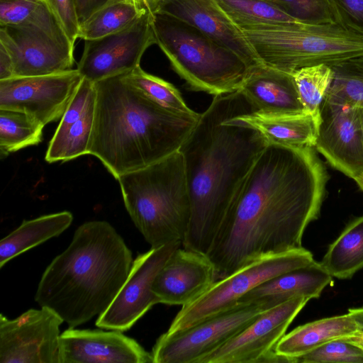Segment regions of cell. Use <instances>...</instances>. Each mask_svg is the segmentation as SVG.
I'll list each match as a JSON object with an SVG mask.
<instances>
[{"instance_id": "cell-46", "label": "cell", "mask_w": 363, "mask_h": 363, "mask_svg": "<svg viewBox=\"0 0 363 363\" xmlns=\"http://www.w3.org/2000/svg\"></svg>"}, {"instance_id": "cell-14", "label": "cell", "mask_w": 363, "mask_h": 363, "mask_svg": "<svg viewBox=\"0 0 363 363\" xmlns=\"http://www.w3.org/2000/svg\"><path fill=\"white\" fill-rule=\"evenodd\" d=\"M0 44L9 53L14 77L48 75L72 69L74 45L34 25L0 26Z\"/></svg>"}, {"instance_id": "cell-42", "label": "cell", "mask_w": 363, "mask_h": 363, "mask_svg": "<svg viewBox=\"0 0 363 363\" xmlns=\"http://www.w3.org/2000/svg\"><path fill=\"white\" fill-rule=\"evenodd\" d=\"M354 180L357 183L361 191L363 192V170L357 177H356L354 179Z\"/></svg>"}, {"instance_id": "cell-43", "label": "cell", "mask_w": 363, "mask_h": 363, "mask_svg": "<svg viewBox=\"0 0 363 363\" xmlns=\"http://www.w3.org/2000/svg\"><path fill=\"white\" fill-rule=\"evenodd\" d=\"M359 118L363 138V107H358Z\"/></svg>"}, {"instance_id": "cell-2", "label": "cell", "mask_w": 363, "mask_h": 363, "mask_svg": "<svg viewBox=\"0 0 363 363\" xmlns=\"http://www.w3.org/2000/svg\"><path fill=\"white\" fill-rule=\"evenodd\" d=\"M253 111L240 91L215 96L179 149L191 202L182 247L208 254L236 191L269 144L238 117Z\"/></svg>"}, {"instance_id": "cell-10", "label": "cell", "mask_w": 363, "mask_h": 363, "mask_svg": "<svg viewBox=\"0 0 363 363\" xmlns=\"http://www.w3.org/2000/svg\"><path fill=\"white\" fill-rule=\"evenodd\" d=\"M152 11L147 7L141 16L124 29L105 37L84 40L77 70L95 83L128 73L138 66L145 50L156 44Z\"/></svg>"}, {"instance_id": "cell-24", "label": "cell", "mask_w": 363, "mask_h": 363, "mask_svg": "<svg viewBox=\"0 0 363 363\" xmlns=\"http://www.w3.org/2000/svg\"><path fill=\"white\" fill-rule=\"evenodd\" d=\"M238 117L259 130L269 144L315 147L319 123L307 112L275 113L253 111Z\"/></svg>"}, {"instance_id": "cell-29", "label": "cell", "mask_w": 363, "mask_h": 363, "mask_svg": "<svg viewBox=\"0 0 363 363\" xmlns=\"http://www.w3.org/2000/svg\"><path fill=\"white\" fill-rule=\"evenodd\" d=\"M44 125L32 116L21 111L0 109V155L35 145L43 139Z\"/></svg>"}, {"instance_id": "cell-31", "label": "cell", "mask_w": 363, "mask_h": 363, "mask_svg": "<svg viewBox=\"0 0 363 363\" xmlns=\"http://www.w3.org/2000/svg\"><path fill=\"white\" fill-rule=\"evenodd\" d=\"M240 28L298 22L268 0H216Z\"/></svg>"}, {"instance_id": "cell-17", "label": "cell", "mask_w": 363, "mask_h": 363, "mask_svg": "<svg viewBox=\"0 0 363 363\" xmlns=\"http://www.w3.org/2000/svg\"><path fill=\"white\" fill-rule=\"evenodd\" d=\"M147 7L181 20L228 48L249 67L261 63L242 30L219 6L216 0H152Z\"/></svg>"}, {"instance_id": "cell-22", "label": "cell", "mask_w": 363, "mask_h": 363, "mask_svg": "<svg viewBox=\"0 0 363 363\" xmlns=\"http://www.w3.org/2000/svg\"><path fill=\"white\" fill-rule=\"evenodd\" d=\"M332 278L320 262L314 260L265 281L244 295L239 302L262 303L271 308L298 296L317 298Z\"/></svg>"}, {"instance_id": "cell-23", "label": "cell", "mask_w": 363, "mask_h": 363, "mask_svg": "<svg viewBox=\"0 0 363 363\" xmlns=\"http://www.w3.org/2000/svg\"><path fill=\"white\" fill-rule=\"evenodd\" d=\"M361 328L349 312L300 325L285 334L274 347L275 352L296 363L298 357L321 345L341 338L356 337Z\"/></svg>"}, {"instance_id": "cell-6", "label": "cell", "mask_w": 363, "mask_h": 363, "mask_svg": "<svg viewBox=\"0 0 363 363\" xmlns=\"http://www.w3.org/2000/svg\"><path fill=\"white\" fill-rule=\"evenodd\" d=\"M152 26L156 44L191 89L214 96L239 90L250 67L235 52L166 14L152 13Z\"/></svg>"}, {"instance_id": "cell-36", "label": "cell", "mask_w": 363, "mask_h": 363, "mask_svg": "<svg viewBox=\"0 0 363 363\" xmlns=\"http://www.w3.org/2000/svg\"><path fill=\"white\" fill-rule=\"evenodd\" d=\"M336 23L363 37V0H328Z\"/></svg>"}, {"instance_id": "cell-32", "label": "cell", "mask_w": 363, "mask_h": 363, "mask_svg": "<svg viewBox=\"0 0 363 363\" xmlns=\"http://www.w3.org/2000/svg\"><path fill=\"white\" fill-rule=\"evenodd\" d=\"M292 75L305 111L319 123L320 107L333 76L332 67L324 64L306 67L296 70Z\"/></svg>"}, {"instance_id": "cell-41", "label": "cell", "mask_w": 363, "mask_h": 363, "mask_svg": "<svg viewBox=\"0 0 363 363\" xmlns=\"http://www.w3.org/2000/svg\"><path fill=\"white\" fill-rule=\"evenodd\" d=\"M352 341L363 347V327L361 328L359 334L353 338H350Z\"/></svg>"}, {"instance_id": "cell-12", "label": "cell", "mask_w": 363, "mask_h": 363, "mask_svg": "<svg viewBox=\"0 0 363 363\" xmlns=\"http://www.w3.org/2000/svg\"><path fill=\"white\" fill-rule=\"evenodd\" d=\"M52 309L30 308L13 319L0 315V363H60V327Z\"/></svg>"}, {"instance_id": "cell-26", "label": "cell", "mask_w": 363, "mask_h": 363, "mask_svg": "<svg viewBox=\"0 0 363 363\" xmlns=\"http://www.w3.org/2000/svg\"><path fill=\"white\" fill-rule=\"evenodd\" d=\"M323 267L338 279H347L363 268V216L350 223L329 246Z\"/></svg>"}, {"instance_id": "cell-27", "label": "cell", "mask_w": 363, "mask_h": 363, "mask_svg": "<svg viewBox=\"0 0 363 363\" xmlns=\"http://www.w3.org/2000/svg\"><path fill=\"white\" fill-rule=\"evenodd\" d=\"M21 24L38 26L69 40L45 0H0V26Z\"/></svg>"}, {"instance_id": "cell-34", "label": "cell", "mask_w": 363, "mask_h": 363, "mask_svg": "<svg viewBox=\"0 0 363 363\" xmlns=\"http://www.w3.org/2000/svg\"><path fill=\"white\" fill-rule=\"evenodd\" d=\"M296 363H363V347L350 338L337 339L298 357Z\"/></svg>"}, {"instance_id": "cell-1", "label": "cell", "mask_w": 363, "mask_h": 363, "mask_svg": "<svg viewBox=\"0 0 363 363\" xmlns=\"http://www.w3.org/2000/svg\"><path fill=\"white\" fill-rule=\"evenodd\" d=\"M328 175L314 147L268 144L240 185L207 255L221 279L262 257L302 247Z\"/></svg>"}, {"instance_id": "cell-30", "label": "cell", "mask_w": 363, "mask_h": 363, "mask_svg": "<svg viewBox=\"0 0 363 363\" xmlns=\"http://www.w3.org/2000/svg\"><path fill=\"white\" fill-rule=\"evenodd\" d=\"M333 76L324 100L363 107V55L331 67Z\"/></svg>"}, {"instance_id": "cell-37", "label": "cell", "mask_w": 363, "mask_h": 363, "mask_svg": "<svg viewBox=\"0 0 363 363\" xmlns=\"http://www.w3.org/2000/svg\"><path fill=\"white\" fill-rule=\"evenodd\" d=\"M61 23L71 43L79 38L80 23L75 0H45Z\"/></svg>"}, {"instance_id": "cell-8", "label": "cell", "mask_w": 363, "mask_h": 363, "mask_svg": "<svg viewBox=\"0 0 363 363\" xmlns=\"http://www.w3.org/2000/svg\"><path fill=\"white\" fill-rule=\"evenodd\" d=\"M313 261V254L303 247L257 259L216 281L199 298L183 306L167 332L186 329L229 310L265 281Z\"/></svg>"}, {"instance_id": "cell-44", "label": "cell", "mask_w": 363, "mask_h": 363, "mask_svg": "<svg viewBox=\"0 0 363 363\" xmlns=\"http://www.w3.org/2000/svg\"><path fill=\"white\" fill-rule=\"evenodd\" d=\"M130 1L134 2L139 5L147 6V5L152 0H129Z\"/></svg>"}, {"instance_id": "cell-40", "label": "cell", "mask_w": 363, "mask_h": 363, "mask_svg": "<svg viewBox=\"0 0 363 363\" xmlns=\"http://www.w3.org/2000/svg\"><path fill=\"white\" fill-rule=\"evenodd\" d=\"M348 312L355 318L360 328L363 327V308H350Z\"/></svg>"}, {"instance_id": "cell-3", "label": "cell", "mask_w": 363, "mask_h": 363, "mask_svg": "<svg viewBox=\"0 0 363 363\" xmlns=\"http://www.w3.org/2000/svg\"><path fill=\"white\" fill-rule=\"evenodd\" d=\"M94 86L89 155L99 159L116 179L178 151L200 118L160 106L127 82L124 74Z\"/></svg>"}, {"instance_id": "cell-33", "label": "cell", "mask_w": 363, "mask_h": 363, "mask_svg": "<svg viewBox=\"0 0 363 363\" xmlns=\"http://www.w3.org/2000/svg\"><path fill=\"white\" fill-rule=\"evenodd\" d=\"M125 79L160 106L176 113L197 116L184 101L179 91L171 83L147 73L140 66L124 74Z\"/></svg>"}, {"instance_id": "cell-16", "label": "cell", "mask_w": 363, "mask_h": 363, "mask_svg": "<svg viewBox=\"0 0 363 363\" xmlns=\"http://www.w3.org/2000/svg\"><path fill=\"white\" fill-rule=\"evenodd\" d=\"M315 150L337 170L354 179L363 170V138L358 107L323 100Z\"/></svg>"}, {"instance_id": "cell-18", "label": "cell", "mask_w": 363, "mask_h": 363, "mask_svg": "<svg viewBox=\"0 0 363 363\" xmlns=\"http://www.w3.org/2000/svg\"><path fill=\"white\" fill-rule=\"evenodd\" d=\"M59 362L153 363V358L121 331L69 328L60 337Z\"/></svg>"}, {"instance_id": "cell-45", "label": "cell", "mask_w": 363, "mask_h": 363, "mask_svg": "<svg viewBox=\"0 0 363 363\" xmlns=\"http://www.w3.org/2000/svg\"><path fill=\"white\" fill-rule=\"evenodd\" d=\"M125 1H130L129 0H125ZM131 2H132V1H131Z\"/></svg>"}, {"instance_id": "cell-4", "label": "cell", "mask_w": 363, "mask_h": 363, "mask_svg": "<svg viewBox=\"0 0 363 363\" xmlns=\"http://www.w3.org/2000/svg\"><path fill=\"white\" fill-rule=\"evenodd\" d=\"M132 264L130 250L109 223L87 221L44 271L35 301L55 311L69 328L77 327L108 308Z\"/></svg>"}, {"instance_id": "cell-21", "label": "cell", "mask_w": 363, "mask_h": 363, "mask_svg": "<svg viewBox=\"0 0 363 363\" xmlns=\"http://www.w3.org/2000/svg\"><path fill=\"white\" fill-rule=\"evenodd\" d=\"M254 111L275 113L306 112L292 74L259 63L249 68L239 90Z\"/></svg>"}, {"instance_id": "cell-11", "label": "cell", "mask_w": 363, "mask_h": 363, "mask_svg": "<svg viewBox=\"0 0 363 363\" xmlns=\"http://www.w3.org/2000/svg\"><path fill=\"white\" fill-rule=\"evenodd\" d=\"M83 78L72 69L0 80V109L23 112L45 126L61 119Z\"/></svg>"}, {"instance_id": "cell-28", "label": "cell", "mask_w": 363, "mask_h": 363, "mask_svg": "<svg viewBox=\"0 0 363 363\" xmlns=\"http://www.w3.org/2000/svg\"><path fill=\"white\" fill-rule=\"evenodd\" d=\"M146 9L147 6L125 0L110 4L80 26L79 38L94 40L121 30L135 21Z\"/></svg>"}, {"instance_id": "cell-35", "label": "cell", "mask_w": 363, "mask_h": 363, "mask_svg": "<svg viewBox=\"0 0 363 363\" xmlns=\"http://www.w3.org/2000/svg\"><path fill=\"white\" fill-rule=\"evenodd\" d=\"M296 21L310 24L336 23L328 0H268Z\"/></svg>"}, {"instance_id": "cell-7", "label": "cell", "mask_w": 363, "mask_h": 363, "mask_svg": "<svg viewBox=\"0 0 363 363\" xmlns=\"http://www.w3.org/2000/svg\"><path fill=\"white\" fill-rule=\"evenodd\" d=\"M240 29L261 63L291 74L363 55V37L337 23L293 22Z\"/></svg>"}, {"instance_id": "cell-38", "label": "cell", "mask_w": 363, "mask_h": 363, "mask_svg": "<svg viewBox=\"0 0 363 363\" xmlns=\"http://www.w3.org/2000/svg\"><path fill=\"white\" fill-rule=\"evenodd\" d=\"M122 0H75L80 26L103 7Z\"/></svg>"}, {"instance_id": "cell-9", "label": "cell", "mask_w": 363, "mask_h": 363, "mask_svg": "<svg viewBox=\"0 0 363 363\" xmlns=\"http://www.w3.org/2000/svg\"><path fill=\"white\" fill-rule=\"evenodd\" d=\"M268 309L262 303L239 302L189 328L166 332L153 346V363H201Z\"/></svg>"}, {"instance_id": "cell-25", "label": "cell", "mask_w": 363, "mask_h": 363, "mask_svg": "<svg viewBox=\"0 0 363 363\" xmlns=\"http://www.w3.org/2000/svg\"><path fill=\"white\" fill-rule=\"evenodd\" d=\"M72 220L73 215L67 211L23 220L0 241V268L15 257L60 235Z\"/></svg>"}, {"instance_id": "cell-20", "label": "cell", "mask_w": 363, "mask_h": 363, "mask_svg": "<svg viewBox=\"0 0 363 363\" xmlns=\"http://www.w3.org/2000/svg\"><path fill=\"white\" fill-rule=\"evenodd\" d=\"M96 96L94 83L83 78L49 143L45 157L48 162L89 155Z\"/></svg>"}, {"instance_id": "cell-39", "label": "cell", "mask_w": 363, "mask_h": 363, "mask_svg": "<svg viewBox=\"0 0 363 363\" xmlns=\"http://www.w3.org/2000/svg\"><path fill=\"white\" fill-rule=\"evenodd\" d=\"M14 77L13 65L6 49L0 44V80Z\"/></svg>"}, {"instance_id": "cell-13", "label": "cell", "mask_w": 363, "mask_h": 363, "mask_svg": "<svg viewBox=\"0 0 363 363\" xmlns=\"http://www.w3.org/2000/svg\"><path fill=\"white\" fill-rule=\"evenodd\" d=\"M182 246V242H172L138 255L124 284L108 308L98 316L96 325L126 331L158 303L152 291L154 279L172 254Z\"/></svg>"}, {"instance_id": "cell-15", "label": "cell", "mask_w": 363, "mask_h": 363, "mask_svg": "<svg viewBox=\"0 0 363 363\" xmlns=\"http://www.w3.org/2000/svg\"><path fill=\"white\" fill-rule=\"evenodd\" d=\"M309 300L298 296L265 311L201 363H264Z\"/></svg>"}, {"instance_id": "cell-19", "label": "cell", "mask_w": 363, "mask_h": 363, "mask_svg": "<svg viewBox=\"0 0 363 363\" xmlns=\"http://www.w3.org/2000/svg\"><path fill=\"white\" fill-rule=\"evenodd\" d=\"M216 281L207 255L177 249L155 277L152 291L158 303L185 306L199 298Z\"/></svg>"}, {"instance_id": "cell-5", "label": "cell", "mask_w": 363, "mask_h": 363, "mask_svg": "<svg viewBox=\"0 0 363 363\" xmlns=\"http://www.w3.org/2000/svg\"><path fill=\"white\" fill-rule=\"evenodd\" d=\"M117 180L130 217L151 247L183 242L191 202L179 150Z\"/></svg>"}]
</instances>
